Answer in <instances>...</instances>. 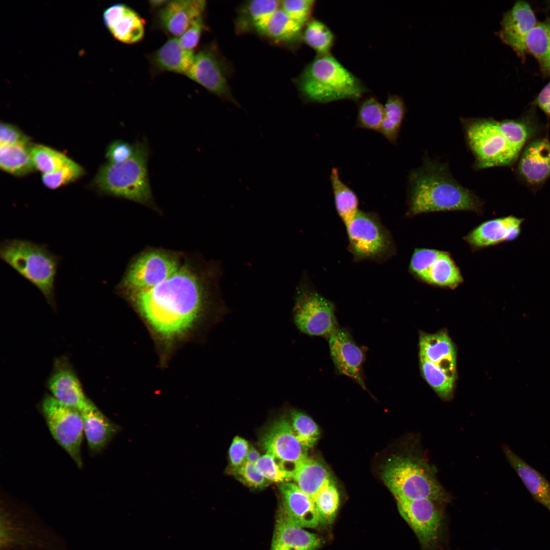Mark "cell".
I'll return each instance as SVG.
<instances>
[{"instance_id": "1", "label": "cell", "mask_w": 550, "mask_h": 550, "mask_svg": "<svg viewBox=\"0 0 550 550\" xmlns=\"http://www.w3.org/2000/svg\"><path fill=\"white\" fill-rule=\"evenodd\" d=\"M209 277L181 265L175 274L154 288L128 293L157 333L173 338L186 332L203 314L216 285L210 284L213 280Z\"/></svg>"}, {"instance_id": "2", "label": "cell", "mask_w": 550, "mask_h": 550, "mask_svg": "<svg viewBox=\"0 0 550 550\" xmlns=\"http://www.w3.org/2000/svg\"><path fill=\"white\" fill-rule=\"evenodd\" d=\"M407 215L449 211H470L480 214L484 202L474 191L460 184L447 163L425 155L422 165L408 176Z\"/></svg>"}, {"instance_id": "3", "label": "cell", "mask_w": 550, "mask_h": 550, "mask_svg": "<svg viewBox=\"0 0 550 550\" xmlns=\"http://www.w3.org/2000/svg\"><path fill=\"white\" fill-rule=\"evenodd\" d=\"M296 83L305 101L308 102L357 100L367 91L362 82L330 53L317 55Z\"/></svg>"}, {"instance_id": "4", "label": "cell", "mask_w": 550, "mask_h": 550, "mask_svg": "<svg viewBox=\"0 0 550 550\" xmlns=\"http://www.w3.org/2000/svg\"><path fill=\"white\" fill-rule=\"evenodd\" d=\"M135 152L128 160L103 165L94 182L103 193L148 206L153 199L148 172L149 148L145 141L134 143Z\"/></svg>"}, {"instance_id": "5", "label": "cell", "mask_w": 550, "mask_h": 550, "mask_svg": "<svg viewBox=\"0 0 550 550\" xmlns=\"http://www.w3.org/2000/svg\"><path fill=\"white\" fill-rule=\"evenodd\" d=\"M383 480L396 500L449 498L435 476V469L422 458L394 456L382 472Z\"/></svg>"}, {"instance_id": "6", "label": "cell", "mask_w": 550, "mask_h": 550, "mask_svg": "<svg viewBox=\"0 0 550 550\" xmlns=\"http://www.w3.org/2000/svg\"><path fill=\"white\" fill-rule=\"evenodd\" d=\"M1 258L35 286L51 306L54 304V282L59 259L44 244L11 239L0 245Z\"/></svg>"}, {"instance_id": "7", "label": "cell", "mask_w": 550, "mask_h": 550, "mask_svg": "<svg viewBox=\"0 0 550 550\" xmlns=\"http://www.w3.org/2000/svg\"><path fill=\"white\" fill-rule=\"evenodd\" d=\"M466 142L474 155L476 170L509 165L519 152L501 132L499 121L491 118H461Z\"/></svg>"}, {"instance_id": "8", "label": "cell", "mask_w": 550, "mask_h": 550, "mask_svg": "<svg viewBox=\"0 0 550 550\" xmlns=\"http://www.w3.org/2000/svg\"><path fill=\"white\" fill-rule=\"evenodd\" d=\"M345 226L349 250L354 261L381 263L395 255L391 234L376 213L359 210Z\"/></svg>"}, {"instance_id": "9", "label": "cell", "mask_w": 550, "mask_h": 550, "mask_svg": "<svg viewBox=\"0 0 550 550\" xmlns=\"http://www.w3.org/2000/svg\"><path fill=\"white\" fill-rule=\"evenodd\" d=\"M293 310L294 322L302 333L327 339L338 328L334 303L306 280L298 285Z\"/></svg>"}, {"instance_id": "10", "label": "cell", "mask_w": 550, "mask_h": 550, "mask_svg": "<svg viewBox=\"0 0 550 550\" xmlns=\"http://www.w3.org/2000/svg\"><path fill=\"white\" fill-rule=\"evenodd\" d=\"M41 410L52 437L81 468L84 431L80 412L63 404L52 395H46L43 399Z\"/></svg>"}, {"instance_id": "11", "label": "cell", "mask_w": 550, "mask_h": 550, "mask_svg": "<svg viewBox=\"0 0 550 550\" xmlns=\"http://www.w3.org/2000/svg\"><path fill=\"white\" fill-rule=\"evenodd\" d=\"M181 266L179 258L170 253L158 250L144 252L129 265L120 287L128 292L153 288L170 278Z\"/></svg>"}, {"instance_id": "12", "label": "cell", "mask_w": 550, "mask_h": 550, "mask_svg": "<svg viewBox=\"0 0 550 550\" xmlns=\"http://www.w3.org/2000/svg\"><path fill=\"white\" fill-rule=\"evenodd\" d=\"M399 513L417 536L423 550L436 547L442 530L443 516L428 499L396 500Z\"/></svg>"}, {"instance_id": "13", "label": "cell", "mask_w": 550, "mask_h": 550, "mask_svg": "<svg viewBox=\"0 0 550 550\" xmlns=\"http://www.w3.org/2000/svg\"><path fill=\"white\" fill-rule=\"evenodd\" d=\"M260 444L266 453L274 456L292 476L308 457L307 449L297 439L288 418L284 416L276 419L266 429L261 436Z\"/></svg>"}, {"instance_id": "14", "label": "cell", "mask_w": 550, "mask_h": 550, "mask_svg": "<svg viewBox=\"0 0 550 550\" xmlns=\"http://www.w3.org/2000/svg\"><path fill=\"white\" fill-rule=\"evenodd\" d=\"M327 340L331 356L338 372L352 378L366 390L362 371L365 353L349 331L339 327Z\"/></svg>"}, {"instance_id": "15", "label": "cell", "mask_w": 550, "mask_h": 550, "mask_svg": "<svg viewBox=\"0 0 550 550\" xmlns=\"http://www.w3.org/2000/svg\"><path fill=\"white\" fill-rule=\"evenodd\" d=\"M221 61L216 52L210 48L201 49L195 54L187 76L208 91L232 101L228 84Z\"/></svg>"}, {"instance_id": "16", "label": "cell", "mask_w": 550, "mask_h": 550, "mask_svg": "<svg viewBox=\"0 0 550 550\" xmlns=\"http://www.w3.org/2000/svg\"><path fill=\"white\" fill-rule=\"evenodd\" d=\"M537 23L530 5L525 1H518L504 15L498 35L505 44L524 59L527 53V37Z\"/></svg>"}, {"instance_id": "17", "label": "cell", "mask_w": 550, "mask_h": 550, "mask_svg": "<svg viewBox=\"0 0 550 550\" xmlns=\"http://www.w3.org/2000/svg\"><path fill=\"white\" fill-rule=\"evenodd\" d=\"M206 6V2L201 0L169 1L157 12L156 23L168 34L177 38L203 16Z\"/></svg>"}, {"instance_id": "18", "label": "cell", "mask_w": 550, "mask_h": 550, "mask_svg": "<svg viewBox=\"0 0 550 550\" xmlns=\"http://www.w3.org/2000/svg\"><path fill=\"white\" fill-rule=\"evenodd\" d=\"M105 27L117 41L126 44L139 42L145 35V23L141 16L124 4H116L103 13Z\"/></svg>"}, {"instance_id": "19", "label": "cell", "mask_w": 550, "mask_h": 550, "mask_svg": "<svg viewBox=\"0 0 550 550\" xmlns=\"http://www.w3.org/2000/svg\"><path fill=\"white\" fill-rule=\"evenodd\" d=\"M279 491V512L304 528H314L320 524L313 499L295 483H282Z\"/></svg>"}, {"instance_id": "20", "label": "cell", "mask_w": 550, "mask_h": 550, "mask_svg": "<svg viewBox=\"0 0 550 550\" xmlns=\"http://www.w3.org/2000/svg\"><path fill=\"white\" fill-rule=\"evenodd\" d=\"M321 539L279 511L270 550H317Z\"/></svg>"}, {"instance_id": "21", "label": "cell", "mask_w": 550, "mask_h": 550, "mask_svg": "<svg viewBox=\"0 0 550 550\" xmlns=\"http://www.w3.org/2000/svg\"><path fill=\"white\" fill-rule=\"evenodd\" d=\"M48 387L58 401L80 412L93 403L85 395L74 372L66 365L56 368L49 377Z\"/></svg>"}, {"instance_id": "22", "label": "cell", "mask_w": 550, "mask_h": 550, "mask_svg": "<svg viewBox=\"0 0 550 550\" xmlns=\"http://www.w3.org/2000/svg\"><path fill=\"white\" fill-rule=\"evenodd\" d=\"M521 219L507 216L482 223L464 237L474 248L479 249L515 239L520 231Z\"/></svg>"}, {"instance_id": "23", "label": "cell", "mask_w": 550, "mask_h": 550, "mask_svg": "<svg viewBox=\"0 0 550 550\" xmlns=\"http://www.w3.org/2000/svg\"><path fill=\"white\" fill-rule=\"evenodd\" d=\"M80 413L90 452L97 454L105 448L120 427L108 419L93 403Z\"/></svg>"}, {"instance_id": "24", "label": "cell", "mask_w": 550, "mask_h": 550, "mask_svg": "<svg viewBox=\"0 0 550 550\" xmlns=\"http://www.w3.org/2000/svg\"><path fill=\"white\" fill-rule=\"evenodd\" d=\"M420 357L437 365L456 378V352L452 342L444 332L423 334L419 341Z\"/></svg>"}, {"instance_id": "25", "label": "cell", "mask_w": 550, "mask_h": 550, "mask_svg": "<svg viewBox=\"0 0 550 550\" xmlns=\"http://www.w3.org/2000/svg\"><path fill=\"white\" fill-rule=\"evenodd\" d=\"M502 448L509 464L533 499L550 512V482L539 471L515 454L509 446L503 445Z\"/></svg>"}, {"instance_id": "26", "label": "cell", "mask_w": 550, "mask_h": 550, "mask_svg": "<svg viewBox=\"0 0 550 550\" xmlns=\"http://www.w3.org/2000/svg\"><path fill=\"white\" fill-rule=\"evenodd\" d=\"M194 50L183 48L178 38L172 37L149 57L152 68L156 72H172L186 75L193 63Z\"/></svg>"}, {"instance_id": "27", "label": "cell", "mask_w": 550, "mask_h": 550, "mask_svg": "<svg viewBox=\"0 0 550 550\" xmlns=\"http://www.w3.org/2000/svg\"><path fill=\"white\" fill-rule=\"evenodd\" d=\"M522 176L530 182H541L550 175V143L546 139L533 142L525 150L519 164Z\"/></svg>"}, {"instance_id": "28", "label": "cell", "mask_w": 550, "mask_h": 550, "mask_svg": "<svg viewBox=\"0 0 550 550\" xmlns=\"http://www.w3.org/2000/svg\"><path fill=\"white\" fill-rule=\"evenodd\" d=\"M292 480L304 492L312 499L332 481L330 474L320 461L308 456L298 465Z\"/></svg>"}, {"instance_id": "29", "label": "cell", "mask_w": 550, "mask_h": 550, "mask_svg": "<svg viewBox=\"0 0 550 550\" xmlns=\"http://www.w3.org/2000/svg\"><path fill=\"white\" fill-rule=\"evenodd\" d=\"M459 269L449 253L441 251L422 281L434 286L455 289L463 282Z\"/></svg>"}, {"instance_id": "30", "label": "cell", "mask_w": 550, "mask_h": 550, "mask_svg": "<svg viewBox=\"0 0 550 550\" xmlns=\"http://www.w3.org/2000/svg\"><path fill=\"white\" fill-rule=\"evenodd\" d=\"M303 28L280 8L257 30L274 40L290 42L300 37Z\"/></svg>"}, {"instance_id": "31", "label": "cell", "mask_w": 550, "mask_h": 550, "mask_svg": "<svg viewBox=\"0 0 550 550\" xmlns=\"http://www.w3.org/2000/svg\"><path fill=\"white\" fill-rule=\"evenodd\" d=\"M330 181L337 212L344 224L346 225L354 218L360 210L358 197L341 180L337 168L332 169Z\"/></svg>"}, {"instance_id": "32", "label": "cell", "mask_w": 550, "mask_h": 550, "mask_svg": "<svg viewBox=\"0 0 550 550\" xmlns=\"http://www.w3.org/2000/svg\"><path fill=\"white\" fill-rule=\"evenodd\" d=\"M29 145H0V167L13 175L21 176L35 170Z\"/></svg>"}, {"instance_id": "33", "label": "cell", "mask_w": 550, "mask_h": 550, "mask_svg": "<svg viewBox=\"0 0 550 550\" xmlns=\"http://www.w3.org/2000/svg\"><path fill=\"white\" fill-rule=\"evenodd\" d=\"M526 46L527 52L536 59L542 71L550 75V19L537 22L527 37Z\"/></svg>"}, {"instance_id": "34", "label": "cell", "mask_w": 550, "mask_h": 550, "mask_svg": "<svg viewBox=\"0 0 550 550\" xmlns=\"http://www.w3.org/2000/svg\"><path fill=\"white\" fill-rule=\"evenodd\" d=\"M406 108L403 99L389 95L384 105V116L378 132L390 143L395 144L398 138Z\"/></svg>"}, {"instance_id": "35", "label": "cell", "mask_w": 550, "mask_h": 550, "mask_svg": "<svg viewBox=\"0 0 550 550\" xmlns=\"http://www.w3.org/2000/svg\"><path fill=\"white\" fill-rule=\"evenodd\" d=\"M302 37L318 55L330 53L335 42V36L332 31L325 24L317 19L310 20L307 23Z\"/></svg>"}, {"instance_id": "36", "label": "cell", "mask_w": 550, "mask_h": 550, "mask_svg": "<svg viewBox=\"0 0 550 550\" xmlns=\"http://www.w3.org/2000/svg\"><path fill=\"white\" fill-rule=\"evenodd\" d=\"M420 362L424 379L437 395L444 399L451 397L456 378L424 358L420 357Z\"/></svg>"}, {"instance_id": "37", "label": "cell", "mask_w": 550, "mask_h": 550, "mask_svg": "<svg viewBox=\"0 0 550 550\" xmlns=\"http://www.w3.org/2000/svg\"><path fill=\"white\" fill-rule=\"evenodd\" d=\"M30 150L36 170L42 174L52 173L71 160L62 153L43 145L30 146Z\"/></svg>"}, {"instance_id": "38", "label": "cell", "mask_w": 550, "mask_h": 550, "mask_svg": "<svg viewBox=\"0 0 550 550\" xmlns=\"http://www.w3.org/2000/svg\"><path fill=\"white\" fill-rule=\"evenodd\" d=\"M320 524L332 523L337 514L340 503L339 493L332 480L313 499Z\"/></svg>"}, {"instance_id": "39", "label": "cell", "mask_w": 550, "mask_h": 550, "mask_svg": "<svg viewBox=\"0 0 550 550\" xmlns=\"http://www.w3.org/2000/svg\"><path fill=\"white\" fill-rule=\"evenodd\" d=\"M288 420L295 436L301 445L307 449L312 447L320 436L317 424L306 414L293 409L289 411Z\"/></svg>"}, {"instance_id": "40", "label": "cell", "mask_w": 550, "mask_h": 550, "mask_svg": "<svg viewBox=\"0 0 550 550\" xmlns=\"http://www.w3.org/2000/svg\"><path fill=\"white\" fill-rule=\"evenodd\" d=\"M281 1L256 0L246 4L241 12L240 23L251 25L257 30L280 8Z\"/></svg>"}, {"instance_id": "41", "label": "cell", "mask_w": 550, "mask_h": 550, "mask_svg": "<svg viewBox=\"0 0 550 550\" xmlns=\"http://www.w3.org/2000/svg\"><path fill=\"white\" fill-rule=\"evenodd\" d=\"M384 116V105L374 97L363 100L359 105L356 127L379 131Z\"/></svg>"}, {"instance_id": "42", "label": "cell", "mask_w": 550, "mask_h": 550, "mask_svg": "<svg viewBox=\"0 0 550 550\" xmlns=\"http://www.w3.org/2000/svg\"><path fill=\"white\" fill-rule=\"evenodd\" d=\"M84 172L81 166L71 160L67 164L57 171L51 173L42 174V181L46 187L56 189L77 179L83 175Z\"/></svg>"}, {"instance_id": "43", "label": "cell", "mask_w": 550, "mask_h": 550, "mask_svg": "<svg viewBox=\"0 0 550 550\" xmlns=\"http://www.w3.org/2000/svg\"><path fill=\"white\" fill-rule=\"evenodd\" d=\"M255 465L258 472L268 482L283 483L292 480V475L269 453L261 456Z\"/></svg>"}, {"instance_id": "44", "label": "cell", "mask_w": 550, "mask_h": 550, "mask_svg": "<svg viewBox=\"0 0 550 550\" xmlns=\"http://www.w3.org/2000/svg\"><path fill=\"white\" fill-rule=\"evenodd\" d=\"M441 251L430 249L415 250L409 266L410 272L422 281L430 266L438 256Z\"/></svg>"}, {"instance_id": "45", "label": "cell", "mask_w": 550, "mask_h": 550, "mask_svg": "<svg viewBox=\"0 0 550 550\" xmlns=\"http://www.w3.org/2000/svg\"><path fill=\"white\" fill-rule=\"evenodd\" d=\"M499 128L510 145L519 153L529 135L526 125L513 120L499 122Z\"/></svg>"}, {"instance_id": "46", "label": "cell", "mask_w": 550, "mask_h": 550, "mask_svg": "<svg viewBox=\"0 0 550 550\" xmlns=\"http://www.w3.org/2000/svg\"><path fill=\"white\" fill-rule=\"evenodd\" d=\"M313 0H286L281 1L280 8L294 20L304 26L309 21L314 8Z\"/></svg>"}, {"instance_id": "47", "label": "cell", "mask_w": 550, "mask_h": 550, "mask_svg": "<svg viewBox=\"0 0 550 550\" xmlns=\"http://www.w3.org/2000/svg\"><path fill=\"white\" fill-rule=\"evenodd\" d=\"M231 473L237 479L249 487L262 488L268 481L256 469L255 464L245 461L243 464Z\"/></svg>"}, {"instance_id": "48", "label": "cell", "mask_w": 550, "mask_h": 550, "mask_svg": "<svg viewBox=\"0 0 550 550\" xmlns=\"http://www.w3.org/2000/svg\"><path fill=\"white\" fill-rule=\"evenodd\" d=\"M135 150V144L122 140H117L112 142L107 147L105 157L109 163H117L130 159Z\"/></svg>"}, {"instance_id": "49", "label": "cell", "mask_w": 550, "mask_h": 550, "mask_svg": "<svg viewBox=\"0 0 550 550\" xmlns=\"http://www.w3.org/2000/svg\"><path fill=\"white\" fill-rule=\"evenodd\" d=\"M249 448V443L244 438L236 436L233 439L229 450L231 471L237 469L244 464Z\"/></svg>"}, {"instance_id": "50", "label": "cell", "mask_w": 550, "mask_h": 550, "mask_svg": "<svg viewBox=\"0 0 550 550\" xmlns=\"http://www.w3.org/2000/svg\"><path fill=\"white\" fill-rule=\"evenodd\" d=\"M204 29L205 27L202 16L197 18L188 29L178 38L181 46L185 49L194 50L199 42Z\"/></svg>"}, {"instance_id": "51", "label": "cell", "mask_w": 550, "mask_h": 550, "mask_svg": "<svg viewBox=\"0 0 550 550\" xmlns=\"http://www.w3.org/2000/svg\"><path fill=\"white\" fill-rule=\"evenodd\" d=\"M29 138L16 126L10 123L1 122V145H29Z\"/></svg>"}, {"instance_id": "52", "label": "cell", "mask_w": 550, "mask_h": 550, "mask_svg": "<svg viewBox=\"0 0 550 550\" xmlns=\"http://www.w3.org/2000/svg\"><path fill=\"white\" fill-rule=\"evenodd\" d=\"M535 102L543 112L550 115V81L542 89Z\"/></svg>"}, {"instance_id": "53", "label": "cell", "mask_w": 550, "mask_h": 550, "mask_svg": "<svg viewBox=\"0 0 550 550\" xmlns=\"http://www.w3.org/2000/svg\"><path fill=\"white\" fill-rule=\"evenodd\" d=\"M260 457L259 452L254 447L251 446L247 454L246 461L255 464Z\"/></svg>"}, {"instance_id": "54", "label": "cell", "mask_w": 550, "mask_h": 550, "mask_svg": "<svg viewBox=\"0 0 550 550\" xmlns=\"http://www.w3.org/2000/svg\"><path fill=\"white\" fill-rule=\"evenodd\" d=\"M169 1L165 0H159V1H149V5L152 8H159L160 9L163 7Z\"/></svg>"}]
</instances>
